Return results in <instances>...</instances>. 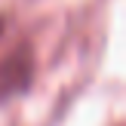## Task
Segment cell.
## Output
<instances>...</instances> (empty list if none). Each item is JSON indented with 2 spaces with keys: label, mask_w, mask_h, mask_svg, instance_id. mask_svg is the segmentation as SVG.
Segmentation results:
<instances>
[{
  "label": "cell",
  "mask_w": 126,
  "mask_h": 126,
  "mask_svg": "<svg viewBox=\"0 0 126 126\" xmlns=\"http://www.w3.org/2000/svg\"><path fill=\"white\" fill-rule=\"evenodd\" d=\"M31 83H34V49L28 43H18L0 59V102L28 92Z\"/></svg>",
  "instance_id": "obj_1"
}]
</instances>
